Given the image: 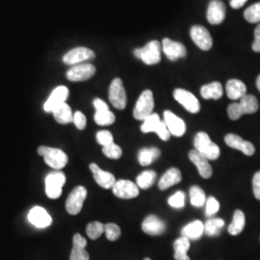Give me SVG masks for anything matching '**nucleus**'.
Listing matches in <instances>:
<instances>
[{"label":"nucleus","instance_id":"obj_1","mask_svg":"<svg viewBox=\"0 0 260 260\" xmlns=\"http://www.w3.org/2000/svg\"><path fill=\"white\" fill-rule=\"evenodd\" d=\"M239 101V103H232L228 107V115L233 121L239 120L243 115L254 114L259 109L258 101L252 94H246Z\"/></svg>","mask_w":260,"mask_h":260},{"label":"nucleus","instance_id":"obj_2","mask_svg":"<svg viewBox=\"0 0 260 260\" xmlns=\"http://www.w3.org/2000/svg\"><path fill=\"white\" fill-rule=\"evenodd\" d=\"M194 146L197 151L205 155L208 160H216L218 159L221 150L217 144L212 142L209 135L205 132H198L194 138Z\"/></svg>","mask_w":260,"mask_h":260},{"label":"nucleus","instance_id":"obj_3","mask_svg":"<svg viewBox=\"0 0 260 260\" xmlns=\"http://www.w3.org/2000/svg\"><path fill=\"white\" fill-rule=\"evenodd\" d=\"M38 153L44 157L47 165L57 171L62 170L68 164V155L62 149L42 146L38 149Z\"/></svg>","mask_w":260,"mask_h":260},{"label":"nucleus","instance_id":"obj_4","mask_svg":"<svg viewBox=\"0 0 260 260\" xmlns=\"http://www.w3.org/2000/svg\"><path fill=\"white\" fill-rule=\"evenodd\" d=\"M153 108H154L153 93L150 90H146L141 93L137 101V103L133 110V116L138 121H144L152 114Z\"/></svg>","mask_w":260,"mask_h":260},{"label":"nucleus","instance_id":"obj_5","mask_svg":"<svg viewBox=\"0 0 260 260\" xmlns=\"http://www.w3.org/2000/svg\"><path fill=\"white\" fill-rule=\"evenodd\" d=\"M134 55L147 65H155L161 60V46L158 41H151L144 47L134 50Z\"/></svg>","mask_w":260,"mask_h":260},{"label":"nucleus","instance_id":"obj_6","mask_svg":"<svg viewBox=\"0 0 260 260\" xmlns=\"http://www.w3.org/2000/svg\"><path fill=\"white\" fill-rule=\"evenodd\" d=\"M66 183V176L60 171H55L46 177V194L49 199L56 200L62 195V189Z\"/></svg>","mask_w":260,"mask_h":260},{"label":"nucleus","instance_id":"obj_7","mask_svg":"<svg viewBox=\"0 0 260 260\" xmlns=\"http://www.w3.org/2000/svg\"><path fill=\"white\" fill-rule=\"evenodd\" d=\"M87 197V189L83 186H77L72 191L69 196L67 203H66V209L68 213L71 215H77L81 211L83 207L84 202Z\"/></svg>","mask_w":260,"mask_h":260},{"label":"nucleus","instance_id":"obj_8","mask_svg":"<svg viewBox=\"0 0 260 260\" xmlns=\"http://www.w3.org/2000/svg\"><path fill=\"white\" fill-rule=\"evenodd\" d=\"M109 101L115 108L120 110L124 109L126 106V93L120 78H115L110 84Z\"/></svg>","mask_w":260,"mask_h":260},{"label":"nucleus","instance_id":"obj_9","mask_svg":"<svg viewBox=\"0 0 260 260\" xmlns=\"http://www.w3.org/2000/svg\"><path fill=\"white\" fill-rule=\"evenodd\" d=\"M113 194L123 200H130L139 196V188L134 182L125 179H120L112 187Z\"/></svg>","mask_w":260,"mask_h":260},{"label":"nucleus","instance_id":"obj_10","mask_svg":"<svg viewBox=\"0 0 260 260\" xmlns=\"http://www.w3.org/2000/svg\"><path fill=\"white\" fill-rule=\"evenodd\" d=\"M174 98L186 110L192 114H197L201 110V103L195 95L183 89H177L174 92Z\"/></svg>","mask_w":260,"mask_h":260},{"label":"nucleus","instance_id":"obj_11","mask_svg":"<svg viewBox=\"0 0 260 260\" xmlns=\"http://www.w3.org/2000/svg\"><path fill=\"white\" fill-rule=\"evenodd\" d=\"M190 35L196 46L202 50H209L213 46V40L211 34L206 28L202 25H195L191 28Z\"/></svg>","mask_w":260,"mask_h":260},{"label":"nucleus","instance_id":"obj_12","mask_svg":"<svg viewBox=\"0 0 260 260\" xmlns=\"http://www.w3.org/2000/svg\"><path fill=\"white\" fill-rule=\"evenodd\" d=\"M94 58V52L88 47H76L63 57V62L67 65H78L86 60H91Z\"/></svg>","mask_w":260,"mask_h":260},{"label":"nucleus","instance_id":"obj_13","mask_svg":"<svg viewBox=\"0 0 260 260\" xmlns=\"http://www.w3.org/2000/svg\"><path fill=\"white\" fill-rule=\"evenodd\" d=\"M95 74V68L92 64H78L71 68L68 73L67 77L70 81L78 82L85 81L93 77Z\"/></svg>","mask_w":260,"mask_h":260},{"label":"nucleus","instance_id":"obj_14","mask_svg":"<svg viewBox=\"0 0 260 260\" xmlns=\"http://www.w3.org/2000/svg\"><path fill=\"white\" fill-rule=\"evenodd\" d=\"M28 221L38 229H46L52 223V218L44 207L34 206L28 213Z\"/></svg>","mask_w":260,"mask_h":260},{"label":"nucleus","instance_id":"obj_15","mask_svg":"<svg viewBox=\"0 0 260 260\" xmlns=\"http://www.w3.org/2000/svg\"><path fill=\"white\" fill-rule=\"evenodd\" d=\"M224 142L230 148L238 149L247 156H251L255 152V148L251 142L243 139L240 136H238L236 134L230 133V134L225 135Z\"/></svg>","mask_w":260,"mask_h":260},{"label":"nucleus","instance_id":"obj_16","mask_svg":"<svg viewBox=\"0 0 260 260\" xmlns=\"http://www.w3.org/2000/svg\"><path fill=\"white\" fill-rule=\"evenodd\" d=\"M162 48L165 55L167 56L168 59L171 61H177L179 58H184L187 54V50L184 45L178 42L172 41L169 38H165L162 41Z\"/></svg>","mask_w":260,"mask_h":260},{"label":"nucleus","instance_id":"obj_17","mask_svg":"<svg viewBox=\"0 0 260 260\" xmlns=\"http://www.w3.org/2000/svg\"><path fill=\"white\" fill-rule=\"evenodd\" d=\"M164 122L167 125L171 135L176 137H181L185 134L186 124L182 119L177 117L172 111L164 112Z\"/></svg>","mask_w":260,"mask_h":260},{"label":"nucleus","instance_id":"obj_18","mask_svg":"<svg viewBox=\"0 0 260 260\" xmlns=\"http://www.w3.org/2000/svg\"><path fill=\"white\" fill-rule=\"evenodd\" d=\"M189 159L195 164L201 177L205 179H208L211 177L213 174L212 167L209 164V160L205 157V155H203L196 149H192L189 152Z\"/></svg>","mask_w":260,"mask_h":260},{"label":"nucleus","instance_id":"obj_19","mask_svg":"<svg viewBox=\"0 0 260 260\" xmlns=\"http://www.w3.org/2000/svg\"><path fill=\"white\" fill-rule=\"evenodd\" d=\"M207 20L210 24L222 23L225 18V5L221 0H212L207 9Z\"/></svg>","mask_w":260,"mask_h":260},{"label":"nucleus","instance_id":"obj_20","mask_svg":"<svg viewBox=\"0 0 260 260\" xmlns=\"http://www.w3.org/2000/svg\"><path fill=\"white\" fill-rule=\"evenodd\" d=\"M69 96V89L66 86H59L53 90L44 105V110L47 113H52L57 106L66 103Z\"/></svg>","mask_w":260,"mask_h":260},{"label":"nucleus","instance_id":"obj_21","mask_svg":"<svg viewBox=\"0 0 260 260\" xmlns=\"http://www.w3.org/2000/svg\"><path fill=\"white\" fill-rule=\"evenodd\" d=\"M142 230L144 233L149 235L155 236L160 235L165 232L166 224L156 216L149 215L142 223Z\"/></svg>","mask_w":260,"mask_h":260},{"label":"nucleus","instance_id":"obj_22","mask_svg":"<svg viewBox=\"0 0 260 260\" xmlns=\"http://www.w3.org/2000/svg\"><path fill=\"white\" fill-rule=\"evenodd\" d=\"M90 170L93 173V178H94L95 182L101 187H103L104 189H110L115 184L116 179H115L114 175H112L111 173L103 171L94 163H92L90 165Z\"/></svg>","mask_w":260,"mask_h":260},{"label":"nucleus","instance_id":"obj_23","mask_svg":"<svg viewBox=\"0 0 260 260\" xmlns=\"http://www.w3.org/2000/svg\"><path fill=\"white\" fill-rule=\"evenodd\" d=\"M205 233V223L200 220H195L187 223L181 231V235L189 240H199Z\"/></svg>","mask_w":260,"mask_h":260},{"label":"nucleus","instance_id":"obj_24","mask_svg":"<svg viewBox=\"0 0 260 260\" xmlns=\"http://www.w3.org/2000/svg\"><path fill=\"white\" fill-rule=\"evenodd\" d=\"M181 179V172L177 168H171L160 178L158 182V187L160 190H166L168 188L179 183Z\"/></svg>","mask_w":260,"mask_h":260},{"label":"nucleus","instance_id":"obj_25","mask_svg":"<svg viewBox=\"0 0 260 260\" xmlns=\"http://www.w3.org/2000/svg\"><path fill=\"white\" fill-rule=\"evenodd\" d=\"M225 90L228 96L233 101L240 100L247 94V86L239 79L229 80L225 86Z\"/></svg>","mask_w":260,"mask_h":260},{"label":"nucleus","instance_id":"obj_26","mask_svg":"<svg viewBox=\"0 0 260 260\" xmlns=\"http://www.w3.org/2000/svg\"><path fill=\"white\" fill-rule=\"evenodd\" d=\"M223 86L220 82L206 84L201 88V94L205 100H220L223 96Z\"/></svg>","mask_w":260,"mask_h":260},{"label":"nucleus","instance_id":"obj_27","mask_svg":"<svg viewBox=\"0 0 260 260\" xmlns=\"http://www.w3.org/2000/svg\"><path fill=\"white\" fill-rule=\"evenodd\" d=\"M52 114L54 116L56 121L61 124H68L74 121V114L72 112L70 105L66 103L57 106L52 111Z\"/></svg>","mask_w":260,"mask_h":260},{"label":"nucleus","instance_id":"obj_28","mask_svg":"<svg viewBox=\"0 0 260 260\" xmlns=\"http://www.w3.org/2000/svg\"><path fill=\"white\" fill-rule=\"evenodd\" d=\"M174 249H175V255H174L175 259L190 260V257L187 254V252L190 249V240L189 239L181 236L174 243Z\"/></svg>","mask_w":260,"mask_h":260},{"label":"nucleus","instance_id":"obj_29","mask_svg":"<svg viewBox=\"0 0 260 260\" xmlns=\"http://www.w3.org/2000/svg\"><path fill=\"white\" fill-rule=\"evenodd\" d=\"M246 224V217L242 210H235L233 214V222L230 224L228 231L233 236L238 235L243 232Z\"/></svg>","mask_w":260,"mask_h":260},{"label":"nucleus","instance_id":"obj_30","mask_svg":"<svg viewBox=\"0 0 260 260\" xmlns=\"http://www.w3.org/2000/svg\"><path fill=\"white\" fill-rule=\"evenodd\" d=\"M160 156V150L157 148H144L140 149L138 161L142 166H149Z\"/></svg>","mask_w":260,"mask_h":260},{"label":"nucleus","instance_id":"obj_31","mask_svg":"<svg viewBox=\"0 0 260 260\" xmlns=\"http://www.w3.org/2000/svg\"><path fill=\"white\" fill-rule=\"evenodd\" d=\"M156 173L154 171L148 170L143 173H141L136 178V185L141 189H149V187L154 184L156 180Z\"/></svg>","mask_w":260,"mask_h":260},{"label":"nucleus","instance_id":"obj_32","mask_svg":"<svg viewBox=\"0 0 260 260\" xmlns=\"http://www.w3.org/2000/svg\"><path fill=\"white\" fill-rule=\"evenodd\" d=\"M224 226V221L221 218H210L205 223V233L207 236H217Z\"/></svg>","mask_w":260,"mask_h":260},{"label":"nucleus","instance_id":"obj_33","mask_svg":"<svg viewBox=\"0 0 260 260\" xmlns=\"http://www.w3.org/2000/svg\"><path fill=\"white\" fill-rule=\"evenodd\" d=\"M190 202L191 205L195 207H203L206 202L205 191L199 187L193 186L190 189Z\"/></svg>","mask_w":260,"mask_h":260},{"label":"nucleus","instance_id":"obj_34","mask_svg":"<svg viewBox=\"0 0 260 260\" xmlns=\"http://www.w3.org/2000/svg\"><path fill=\"white\" fill-rule=\"evenodd\" d=\"M161 121L158 114L152 113L147 119L143 121V124L141 125V130L143 133H149V132H155L157 128L159 122Z\"/></svg>","mask_w":260,"mask_h":260},{"label":"nucleus","instance_id":"obj_35","mask_svg":"<svg viewBox=\"0 0 260 260\" xmlns=\"http://www.w3.org/2000/svg\"><path fill=\"white\" fill-rule=\"evenodd\" d=\"M115 115L110 110L96 111L94 114V121L99 125H110L115 122Z\"/></svg>","mask_w":260,"mask_h":260},{"label":"nucleus","instance_id":"obj_36","mask_svg":"<svg viewBox=\"0 0 260 260\" xmlns=\"http://www.w3.org/2000/svg\"><path fill=\"white\" fill-rule=\"evenodd\" d=\"M244 18L250 23L260 22V2H257L244 12Z\"/></svg>","mask_w":260,"mask_h":260},{"label":"nucleus","instance_id":"obj_37","mask_svg":"<svg viewBox=\"0 0 260 260\" xmlns=\"http://www.w3.org/2000/svg\"><path fill=\"white\" fill-rule=\"evenodd\" d=\"M104 233V225L100 222L90 223L86 228V233L88 237L92 240H96L100 238Z\"/></svg>","mask_w":260,"mask_h":260},{"label":"nucleus","instance_id":"obj_38","mask_svg":"<svg viewBox=\"0 0 260 260\" xmlns=\"http://www.w3.org/2000/svg\"><path fill=\"white\" fill-rule=\"evenodd\" d=\"M104 233L109 241H116L120 238L121 232L120 226L116 223H106L104 225Z\"/></svg>","mask_w":260,"mask_h":260},{"label":"nucleus","instance_id":"obj_39","mask_svg":"<svg viewBox=\"0 0 260 260\" xmlns=\"http://www.w3.org/2000/svg\"><path fill=\"white\" fill-rule=\"evenodd\" d=\"M168 204L173 208H182L185 206V193L178 191L176 194L171 196L168 200Z\"/></svg>","mask_w":260,"mask_h":260},{"label":"nucleus","instance_id":"obj_40","mask_svg":"<svg viewBox=\"0 0 260 260\" xmlns=\"http://www.w3.org/2000/svg\"><path fill=\"white\" fill-rule=\"evenodd\" d=\"M103 152L105 156L111 159H119L121 157V154H122L121 148L115 143H112L106 147H103Z\"/></svg>","mask_w":260,"mask_h":260},{"label":"nucleus","instance_id":"obj_41","mask_svg":"<svg viewBox=\"0 0 260 260\" xmlns=\"http://www.w3.org/2000/svg\"><path fill=\"white\" fill-rule=\"evenodd\" d=\"M205 214L208 217H212L220 209V204L214 197H208L205 202Z\"/></svg>","mask_w":260,"mask_h":260},{"label":"nucleus","instance_id":"obj_42","mask_svg":"<svg viewBox=\"0 0 260 260\" xmlns=\"http://www.w3.org/2000/svg\"><path fill=\"white\" fill-rule=\"evenodd\" d=\"M70 260H90V255L83 247L74 246L70 255Z\"/></svg>","mask_w":260,"mask_h":260},{"label":"nucleus","instance_id":"obj_43","mask_svg":"<svg viewBox=\"0 0 260 260\" xmlns=\"http://www.w3.org/2000/svg\"><path fill=\"white\" fill-rule=\"evenodd\" d=\"M96 141L103 147H106L112 143H114V137L110 131L102 130V131H99L96 134Z\"/></svg>","mask_w":260,"mask_h":260},{"label":"nucleus","instance_id":"obj_44","mask_svg":"<svg viewBox=\"0 0 260 260\" xmlns=\"http://www.w3.org/2000/svg\"><path fill=\"white\" fill-rule=\"evenodd\" d=\"M154 133H156L158 136L160 137V139L163 140V141H168L171 138V133L168 129L167 125H166L164 121H161L159 122L157 128H156Z\"/></svg>","mask_w":260,"mask_h":260},{"label":"nucleus","instance_id":"obj_45","mask_svg":"<svg viewBox=\"0 0 260 260\" xmlns=\"http://www.w3.org/2000/svg\"><path fill=\"white\" fill-rule=\"evenodd\" d=\"M74 122L78 129L83 130L86 127V117L82 112L76 111L74 114Z\"/></svg>","mask_w":260,"mask_h":260},{"label":"nucleus","instance_id":"obj_46","mask_svg":"<svg viewBox=\"0 0 260 260\" xmlns=\"http://www.w3.org/2000/svg\"><path fill=\"white\" fill-rule=\"evenodd\" d=\"M252 190L255 199L260 201V171L256 172L252 178Z\"/></svg>","mask_w":260,"mask_h":260},{"label":"nucleus","instance_id":"obj_47","mask_svg":"<svg viewBox=\"0 0 260 260\" xmlns=\"http://www.w3.org/2000/svg\"><path fill=\"white\" fill-rule=\"evenodd\" d=\"M251 48L254 52H260V23L254 30V41Z\"/></svg>","mask_w":260,"mask_h":260},{"label":"nucleus","instance_id":"obj_48","mask_svg":"<svg viewBox=\"0 0 260 260\" xmlns=\"http://www.w3.org/2000/svg\"><path fill=\"white\" fill-rule=\"evenodd\" d=\"M93 106L95 108V111H105V110H109L108 105L102 101L101 99H95L93 101Z\"/></svg>","mask_w":260,"mask_h":260},{"label":"nucleus","instance_id":"obj_49","mask_svg":"<svg viewBox=\"0 0 260 260\" xmlns=\"http://www.w3.org/2000/svg\"><path fill=\"white\" fill-rule=\"evenodd\" d=\"M73 243H74V246H78V247H83V248H85L87 246L86 239L84 238L83 236H81L78 233L75 234V236H74Z\"/></svg>","mask_w":260,"mask_h":260},{"label":"nucleus","instance_id":"obj_50","mask_svg":"<svg viewBox=\"0 0 260 260\" xmlns=\"http://www.w3.org/2000/svg\"><path fill=\"white\" fill-rule=\"evenodd\" d=\"M248 0H231V6L233 9H240Z\"/></svg>","mask_w":260,"mask_h":260},{"label":"nucleus","instance_id":"obj_51","mask_svg":"<svg viewBox=\"0 0 260 260\" xmlns=\"http://www.w3.org/2000/svg\"><path fill=\"white\" fill-rule=\"evenodd\" d=\"M256 87H257V89H258V91L260 92V75H258V77L256 79Z\"/></svg>","mask_w":260,"mask_h":260},{"label":"nucleus","instance_id":"obj_52","mask_svg":"<svg viewBox=\"0 0 260 260\" xmlns=\"http://www.w3.org/2000/svg\"><path fill=\"white\" fill-rule=\"evenodd\" d=\"M144 260H151L150 258H149V257H147V258H145Z\"/></svg>","mask_w":260,"mask_h":260}]
</instances>
